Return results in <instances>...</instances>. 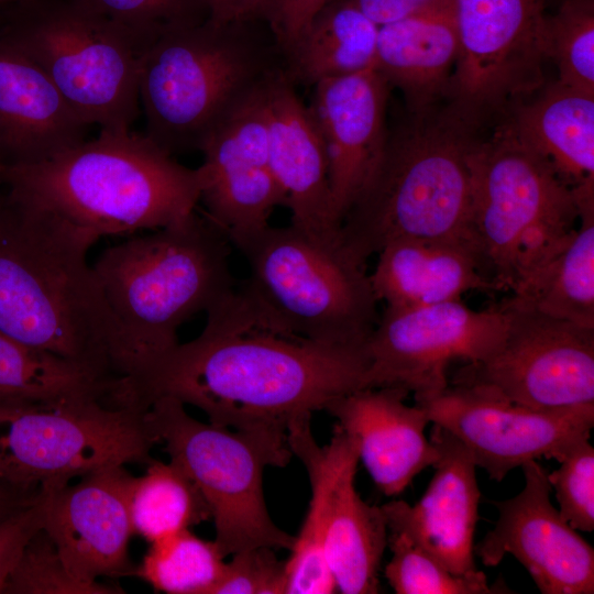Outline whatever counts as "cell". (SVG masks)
Wrapping results in <instances>:
<instances>
[{
  "mask_svg": "<svg viewBox=\"0 0 594 594\" xmlns=\"http://www.w3.org/2000/svg\"><path fill=\"white\" fill-rule=\"evenodd\" d=\"M458 55L451 0H444L378 26L374 68L400 90L406 111L418 112L448 100Z\"/></svg>",
  "mask_w": 594,
  "mask_h": 594,
  "instance_id": "obj_24",
  "label": "cell"
},
{
  "mask_svg": "<svg viewBox=\"0 0 594 594\" xmlns=\"http://www.w3.org/2000/svg\"><path fill=\"white\" fill-rule=\"evenodd\" d=\"M118 586L76 579L65 565L55 543L41 528L26 543L4 594H111Z\"/></svg>",
  "mask_w": 594,
  "mask_h": 594,
  "instance_id": "obj_37",
  "label": "cell"
},
{
  "mask_svg": "<svg viewBox=\"0 0 594 594\" xmlns=\"http://www.w3.org/2000/svg\"><path fill=\"white\" fill-rule=\"evenodd\" d=\"M212 594H286V562L270 547L235 552Z\"/></svg>",
  "mask_w": 594,
  "mask_h": 594,
  "instance_id": "obj_39",
  "label": "cell"
},
{
  "mask_svg": "<svg viewBox=\"0 0 594 594\" xmlns=\"http://www.w3.org/2000/svg\"><path fill=\"white\" fill-rule=\"evenodd\" d=\"M363 12L377 26L388 24L444 0H348Z\"/></svg>",
  "mask_w": 594,
  "mask_h": 594,
  "instance_id": "obj_42",
  "label": "cell"
},
{
  "mask_svg": "<svg viewBox=\"0 0 594 594\" xmlns=\"http://www.w3.org/2000/svg\"><path fill=\"white\" fill-rule=\"evenodd\" d=\"M483 125L449 100L406 111L388 130L376 168L342 219L346 249L366 262L400 238L464 242L472 155Z\"/></svg>",
  "mask_w": 594,
  "mask_h": 594,
  "instance_id": "obj_5",
  "label": "cell"
},
{
  "mask_svg": "<svg viewBox=\"0 0 594 594\" xmlns=\"http://www.w3.org/2000/svg\"><path fill=\"white\" fill-rule=\"evenodd\" d=\"M377 255L370 280L375 298L386 307L459 300L471 290L496 292L460 240L400 238Z\"/></svg>",
  "mask_w": 594,
  "mask_h": 594,
  "instance_id": "obj_25",
  "label": "cell"
},
{
  "mask_svg": "<svg viewBox=\"0 0 594 594\" xmlns=\"http://www.w3.org/2000/svg\"><path fill=\"white\" fill-rule=\"evenodd\" d=\"M145 410L100 395L0 403V482L50 493L101 468L146 463L155 443Z\"/></svg>",
  "mask_w": 594,
  "mask_h": 594,
  "instance_id": "obj_10",
  "label": "cell"
},
{
  "mask_svg": "<svg viewBox=\"0 0 594 594\" xmlns=\"http://www.w3.org/2000/svg\"><path fill=\"white\" fill-rule=\"evenodd\" d=\"M87 124L44 72L0 38V164L30 165L86 141Z\"/></svg>",
  "mask_w": 594,
  "mask_h": 594,
  "instance_id": "obj_23",
  "label": "cell"
},
{
  "mask_svg": "<svg viewBox=\"0 0 594 594\" xmlns=\"http://www.w3.org/2000/svg\"><path fill=\"white\" fill-rule=\"evenodd\" d=\"M144 420L154 443L201 493L223 557L255 547L293 548L295 537L273 522L263 492V470L289 462L287 443L201 422L172 396L152 400Z\"/></svg>",
  "mask_w": 594,
  "mask_h": 594,
  "instance_id": "obj_11",
  "label": "cell"
},
{
  "mask_svg": "<svg viewBox=\"0 0 594 594\" xmlns=\"http://www.w3.org/2000/svg\"><path fill=\"white\" fill-rule=\"evenodd\" d=\"M266 81L237 103L199 147L202 212L232 245L268 226L274 209L285 207L270 162Z\"/></svg>",
  "mask_w": 594,
  "mask_h": 594,
  "instance_id": "obj_16",
  "label": "cell"
},
{
  "mask_svg": "<svg viewBox=\"0 0 594 594\" xmlns=\"http://www.w3.org/2000/svg\"><path fill=\"white\" fill-rule=\"evenodd\" d=\"M547 38L558 81L594 95V0H560L548 14Z\"/></svg>",
  "mask_w": 594,
  "mask_h": 594,
  "instance_id": "obj_34",
  "label": "cell"
},
{
  "mask_svg": "<svg viewBox=\"0 0 594 594\" xmlns=\"http://www.w3.org/2000/svg\"><path fill=\"white\" fill-rule=\"evenodd\" d=\"M2 6H0V9H1Z\"/></svg>",
  "mask_w": 594,
  "mask_h": 594,
  "instance_id": "obj_47",
  "label": "cell"
},
{
  "mask_svg": "<svg viewBox=\"0 0 594 594\" xmlns=\"http://www.w3.org/2000/svg\"><path fill=\"white\" fill-rule=\"evenodd\" d=\"M548 473L559 513L575 530L594 529V448L590 438L573 444Z\"/></svg>",
  "mask_w": 594,
  "mask_h": 594,
  "instance_id": "obj_38",
  "label": "cell"
},
{
  "mask_svg": "<svg viewBox=\"0 0 594 594\" xmlns=\"http://www.w3.org/2000/svg\"><path fill=\"white\" fill-rule=\"evenodd\" d=\"M501 302L507 314L501 345L459 369L449 384L534 409L594 404V328L550 317L513 296Z\"/></svg>",
  "mask_w": 594,
  "mask_h": 594,
  "instance_id": "obj_13",
  "label": "cell"
},
{
  "mask_svg": "<svg viewBox=\"0 0 594 594\" xmlns=\"http://www.w3.org/2000/svg\"><path fill=\"white\" fill-rule=\"evenodd\" d=\"M520 468L524 488L512 498L492 502L498 519L474 546V554L486 566L514 556L542 594H593V547L551 504L549 472L537 460Z\"/></svg>",
  "mask_w": 594,
  "mask_h": 594,
  "instance_id": "obj_17",
  "label": "cell"
},
{
  "mask_svg": "<svg viewBox=\"0 0 594 594\" xmlns=\"http://www.w3.org/2000/svg\"><path fill=\"white\" fill-rule=\"evenodd\" d=\"M389 89L374 67L312 86L307 107L324 147L331 205L340 227L385 148Z\"/></svg>",
  "mask_w": 594,
  "mask_h": 594,
  "instance_id": "obj_19",
  "label": "cell"
},
{
  "mask_svg": "<svg viewBox=\"0 0 594 594\" xmlns=\"http://www.w3.org/2000/svg\"><path fill=\"white\" fill-rule=\"evenodd\" d=\"M9 198L48 210L97 239L157 230L200 200L198 168L180 164L145 134H100L40 163L2 167Z\"/></svg>",
  "mask_w": 594,
  "mask_h": 594,
  "instance_id": "obj_4",
  "label": "cell"
},
{
  "mask_svg": "<svg viewBox=\"0 0 594 594\" xmlns=\"http://www.w3.org/2000/svg\"><path fill=\"white\" fill-rule=\"evenodd\" d=\"M358 462V453L350 457L332 483L322 550L339 592L375 594L388 528L381 506L367 504L355 490Z\"/></svg>",
  "mask_w": 594,
  "mask_h": 594,
  "instance_id": "obj_27",
  "label": "cell"
},
{
  "mask_svg": "<svg viewBox=\"0 0 594 594\" xmlns=\"http://www.w3.org/2000/svg\"><path fill=\"white\" fill-rule=\"evenodd\" d=\"M292 453L304 463L311 485L305 521L286 562V594H331L337 585L326 562L322 539L332 483L345 461L358 453L354 443L336 426L329 444L320 447L310 430V418L293 422L287 430Z\"/></svg>",
  "mask_w": 594,
  "mask_h": 594,
  "instance_id": "obj_28",
  "label": "cell"
},
{
  "mask_svg": "<svg viewBox=\"0 0 594 594\" xmlns=\"http://www.w3.org/2000/svg\"><path fill=\"white\" fill-rule=\"evenodd\" d=\"M98 239L62 217L0 195V331L119 381L113 323L88 250Z\"/></svg>",
  "mask_w": 594,
  "mask_h": 594,
  "instance_id": "obj_3",
  "label": "cell"
},
{
  "mask_svg": "<svg viewBox=\"0 0 594 594\" xmlns=\"http://www.w3.org/2000/svg\"><path fill=\"white\" fill-rule=\"evenodd\" d=\"M201 333L178 343L130 391L144 409L172 396L209 422L288 443V427L366 387L367 342L332 344L295 333L243 282L207 312Z\"/></svg>",
  "mask_w": 594,
  "mask_h": 594,
  "instance_id": "obj_1",
  "label": "cell"
},
{
  "mask_svg": "<svg viewBox=\"0 0 594 594\" xmlns=\"http://www.w3.org/2000/svg\"><path fill=\"white\" fill-rule=\"evenodd\" d=\"M42 492L26 493L0 482V520L35 502Z\"/></svg>",
  "mask_w": 594,
  "mask_h": 594,
  "instance_id": "obj_44",
  "label": "cell"
},
{
  "mask_svg": "<svg viewBox=\"0 0 594 594\" xmlns=\"http://www.w3.org/2000/svg\"><path fill=\"white\" fill-rule=\"evenodd\" d=\"M128 31L143 52L168 31L208 19L205 0H76Z\"/></svg>",
  "mask_w": 594,
  "mask_h": 594,
  "instance_id": "obj_36",
  "label": "cell"
},
{
  "mask_svg": "<svg viewBox=\"0 0 594 594\" xmlns=\"http://www.w3.org/2000/svg\"><path fill=\"white\" fill-rule=\"evenodd\" d=\"M415 402L430 422L454 436L474 464L497 482L528 461H559L573 444L590 438L594 427V404L534 409L451 384Z\"/></svg>",
  "mask_w": 594,
  "mask_h": 594,
  "instance_id": "obj_15",
  "label": "cell"
},
{
  "mask_svg": "<svg viewBox=\"0 0 594 594\" xmlns=\"http://www.w3.org/2000/svg\"><path fill=\"white\" fill-rule=\"evenodd\" d=\"M507 328L502 302L474 310L459 300L385 307L367 340L366 387L396 386L415 400L443 391L455 360L480 362L501 345Z\"/></svg>",
  "mask_w": 594,
  "mask_h": 594,
  "instance_id": "obj_14",
  "label": "cell"
},
{
  "mask_svg": "<svg viewBox=\"0 0 594 594\" xmlns=\"http://www.w3.org/2000/svg\"><path fill=\"white\" fill-rule=\"evenodd\" d=\"M14 1H18V0H0V6L9 4Z\"/></svg>",
  "mask_w": 594,
  "mask_h": 594,
  "instance_id": "obj_45",
  "label": "cell"
},
{
  "mask_svg": "<svg viewBox=\"0 0 594 594\" xmlns=\"http://www.w3.org/2000/svg\"><path fill=\"white\" fill-rule=\"evenodd\" d=\"M205 3L210 21L229 24L262 15L265 0H205Z\"/></svg>",
  "mask_w": 594,
  "mask_h": 594,
  "instance_id": "obj_43",
  "label": "cell"
},
{
  "mask_svg": "<svg viewBox=\"0 0 594 594\" xmlns=\"http://www.w3.org/2000/svg\"><path fill=\"white\" fill-rule=\"evenodd\" d=\"M1 168H2V166H1V164H0V170H1Z\"/></svg>",
  "mask_w": 594,
  "mask_h": 594,
  "instance_id": "obj_46",
  "label": "cell"
},
{
  "mask_svg": "<svg viewBox=\"0 0 594 594\" xmlns=\"http://www.w3.org/2000/svg\"><path fill=\"white\" fill-rule=\"evenodd\" d=\"M132 477L125 465H109L44 492L43 529L76 579L98 583L101 578L132 573Z\"/></svg>",
  "mask_w": 594,
  "mask_h": 594,
  "instance_id": "obj_18",
  "label": "cell"
},
{
  "mask_svg": "<svg viewBox=\"0 0 594 594\" xmlns=\"http://www.w3.org/2000/svg\"><path fill=\"white\" fill-rule=\"evenodd\" d=\"M409 392L396 386L363 387L340 396L328 410L354 443L375 485L386 496L404 492L439 450L425 435L430 422L419 405L408 406Z\"/></svg>",
  "mask_w": 594,
  "mask_h": 594,
  "instance_id": "obj_22",
  "label": "cell"
},
{
  "mask_svg": "<svg viewBox=\"0 0 594 594\" xmlns=\"http://www.w3.org/2000/svg\"><path fill=\"white\" fill-rule=\"evenodd\" d=\"M245 257L244 283L287 328L332 344H364L377 323L366 262L343 243L293 224H271L234 244Z\"/></svg>",
  "mask_w": 594,
  "mask_h": 594,
  "instance_id": "obj_9",
  "label": "cell"
},
{
  "mask_svg": "<svg viewBox=\"0 0 594 594\" xmlns=\"http://www.w3.org/2000/svg\"><path fill=\"white\" fill-rule=\"evenodd\" d=\"M0 38L36 64L87 124L130 129L139 117L140 45L76 0L2 6Z\"/></svg>",
  "mask_w": 594,
  "mask_h": 594,
  "instance_id": "obj_8",
  "label": "cell"
},
{
  "mask_svg": "<svg viewBox=\"0 0 594 594\" xmlns=\"http://www.w3.org/2000/svg\"><path fill=\"white\" fill-rule=\"evenodd\" d=\"M575 196L503 117L472 155L464 243L495 290H510L574 230Z\"/></svg>",
  "mask_w": 594,
  "mask_h": 594,
  "instance_id": "obj_7",
  "label": "cell"
},
{
  "mask_svg": "<svg viewBox=\"0 0 594 594\" xmlns=\"http://www.w3.org/2000/svg\"><path fill=\"white\" fill-rule=\"evenodd\" d=\"M459 55L448 100L486 122L543 84L547 0H451Z\"/></svg>",
  "mask_w": 594,
  "mask_h": 594,
  "instance_id": "obj_12",
  "label": "cell"
},
{
  "mask_svg": "<svg viewBox=\"0 0 594 594\" xmlns=\"http://www.w3.org/2000/svg\"><path fill=\"white\" fill-rule=\"evenodd\" d=\"M570 189L594 185V95L543 84L505 116Z\"/></svg>",
  "mask_w": 594,
  "mask_h": 594,
  "instance_id": "obj_26",
  "label": "cell"
},
{
  "mask_svg": "<svg viewBox=\"0 0 594 594\" xmlns=\"http://www.w3.org/2000/svg\"><path fill=\"white\" fill-rule=\"evenodd\" d=\"M378 26L348 0H330L283 54L295 85L360 73L375 65Z\"/></svg>",
  "mask_w": 594,
  "mask_h": 594,
  "instance_id": "obj_29",
  "label": "cell"
},
{
  "mask_svg": "<svg viewBox=\"0 0 594 594\" xmlns=\"http://www.w3.org/2000/svg\"><path fill=\"white\" fill-rule=\"evenodd\" d=\"M387 546L393 556L384 574L397 594L498 593L488 585L482 571L469 575L453 574L404 534L391 531Z\"/></svg>",
  "mask_w": 594,
  "mask_h": 594,
  "instance_id": "obj_35",
  "label": "cell"
},
{
  "mask_svg": "<svg viewBox=\"0 0 594 594\" xmlns=\"http://www.w3.org/2000/svg\"><path fill=\"white\" fill-rule=\"evenodd\" d=\"M330 0H265L263 16L282 55Z\"/></svg>",
  "mask_w": 594,
  "mask_h": 594,
  "instance_id": "obj_41",
  "label": "cell"
},
{
  "mask_svg": "<svg viewBox=\"0 0 594 594\" xmlns=\"http://www.w3.org/2000/svg\"><path fill=\"white\" fill-rule=\"evenodd\" d=\"M121 381L23 344L0 331V403L70 395L116 397Z\"/></svg>",
  "mask_w": 594,
  "mask_h": 594,
  "instance_id": "obj_31",
  "label": "cell"
},
{
  "mask_svg": "<svg viewBox=\"0 0 594 594\" xmlns=\"http://www.w3.org/2000/svg\"><path fill=\"white\" fill-rule=\"evenodd\" d=\"M576 202L579 227L512 293L550 317L594 328V195Z\"/></svg>",
  "mask_w": 594,
  "mask_h": 594,
  "instance_id": "obj_30",
  "label": "cell"
},
{
  "mask_svg": "<svg viewBox=\"0 0 594 594\" xmlns=\"http://www.w3.org/2000/svg\"><path fill=\"white\" fill-rule=\"evenodd\" d=\"M146 471L133 476L130 516L133 534L150 543L211 519L194 482L173 462L148 459Z\"/></svg>",
  "mask_w": 594,
  "mask_h": 594,
  "instance_id": "obj_32",
  "label": "cell"
},
{
  "mask_svg": "<svg viewBox=\"0 0 594 594\" xmlns=\"http://www.w3.org/2000/svg\"><path fill=\"white\" fill-rule=\"evenodd\" d=\"M44 504L42 492L35 502L0 520V594H4L26 543L43 528Z\"/></svg>",
  "mask_w": 594,
  "mask_h": 594,
  "instance_id": "obj_40",
  "label": "cell"
},
{
  "mask_svg": "<svg viewBox=\"0 0 594 594\" xmlns=\"http://www.w3.org/2000/svg\"><path fill=\"white\" fill-rule=\"evenodd\" d=\"M215 540L185 529L151 543L132 574L155 591L168 594H212L224 570Z\"/></svg>",
  "mask_w": 594,
  "mask_h": 594,
  "instance_id": "obj_33",
  "label": "cell"
},
{
  "mask_svg": "<svg viewBox=\"0 0 594 594\" xmlns=\"http://www.w3.org/2000/svg\"><path fill=\"white\" fill-rule=\"evenodd\" d=\"M430 440L439 459L421 498L415 505L392 501L381 508L389 531L407 536L453 574H473L479 571L474 563L481 497L476 465L446 429L433 425Z\"/></svg>",
  "mask_w": 594,
  "mask_h": 594,
  "instance_id": "obj_20",
  "label": "cell"
},
{
  "mask_svg": "<svg viewBox=\"0 0 594 594\" xmlns=\"http://www.w3.org/2000/svg\"><path fill=\"white\" fill-rule=\"evenodd\" d=\"M206 21L166 32L140 55L138 91L145 135L175 155L199 150L213 127L283 68L274 38Z\"/></svg>",
  "mask_w": 594,
  "mask_h": 594,
  "instance_id": "obj_6",
  "label": "cell"
},
{
  "mask_svg": "<svg viewBox=\"0 0 594 594\" xmlns=\"http://www.w3.org/2000/svg\"><path fill=\"white\" fill-rule=\"evenodd\" d=\"M231 242L204 212L107 248L92 265L113 323L111 370L128 393L179 342L177 330L237 286Z\"/></svg>",
  "mask_w": 594,
  "mask_h": 594,
  "instance_id": "obj_2",
  "label": "cell"
},
{
  "mask_svg": "<svg viewBox=\"0 0 594 594\" xmlns=\"http://www.w3.org/2000/svg\"><path fill=\"white\" fill-rule=\"evenodd\" d=\"M268 153L284 193L290 224L332 243H343L330 196L328 161L319 132L284 68L266 81Z\"/></svg>",
  "mask_w": 594,
  "mask_h": 594,
  "instance_id": "obj_21",
  "label": "cell"
}]
</instances>
